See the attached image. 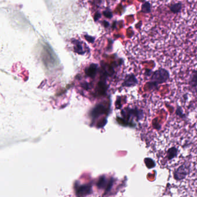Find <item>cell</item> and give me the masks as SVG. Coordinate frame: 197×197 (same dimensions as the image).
<instances>
[{
	"mask_svg": "<svg viewBox=\"0 0 197 197\" xmlns=\"http://www.w3.org/2000/svg\"><path fill=\"white\" fill-rule=\"evenodd\" d=\"M182 3L180 2H174V4H172L171 5H169V10L174 14L180 13L182 11Z\"/></svg>",
	"mask_w": 197,
	"mask_h": 197,
	"instance_id": "cell-3",
	"label": "cell"
},
{
	"mask_svg": "<svg viewBox=\"0 0 197 197\" xmlns=\"http://www.w3.org/2000/svg\"><path fill=\"white\" fill-rule=\"evenodd\" d=\"M189 165L188 164L183 165L182 166L179 167L177 171L175 173V177L176 179L182 180L184 179L186 175L189 173Z\"/></svg>",
	"mask_w": 197,
	"mask_h": 197,
	"instance_id": "cell-1",
	"label": "cell"
},
{
	"mask_svg": "<svg viewBox=\"0 0 197 197\" xmlns=\"http://www.w3.org/2000/svg\"><path fill=\"white\" fill-rule=\"evenodd\" d=\"M168 77V74L167 71L163 69H160L154 73L153 76V79L160 83V82L166 80Z\"/></svg>",
	"mask_w": 197,
	"mask_h": 197,
	"instance_id": "cell-2",
	"label": "cell"
},
{
	"mask_svg": "<svg viewBox=\"0 0 197 197\" xmlns=\"http://www.w3.org/2000/svg\"><path fill=\"white\" fill-rule=\"evenodd\" d=\"M142 11L144 13H149L150 12V5L149 2L145 3L142 7Z\"/></svg>",
	"mask_w": 197,
	"mask_h": 197,
	"instance_id": "cell-4",
	"label": "cell"
}]
</instances>
